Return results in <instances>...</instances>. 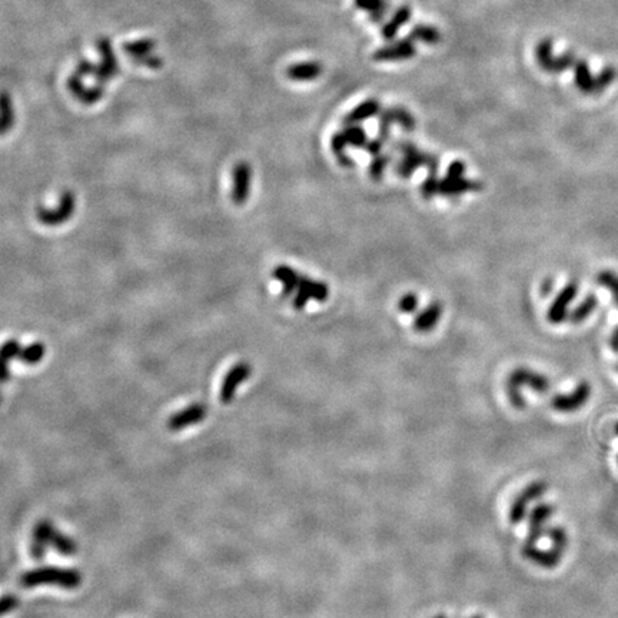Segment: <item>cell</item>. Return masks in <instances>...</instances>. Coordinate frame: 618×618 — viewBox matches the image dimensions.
Segmentation results:
<instances>
[{
    "label": "cell",
    "mask_w": 618,
    "mask_h": 618,
    "mask_svg": "<svg viewBox=\"0 0 618 618\" xmlns=\"http://www.w3.org/2000/svg\"><path fill=\"white\" fill-rule=\"evenodd\" d=\"M442 315V305L440 302H434L422 311L414 321V330L416 332H428L438 323Z\"/></svg>",
    "instance_id": "2e32d148"
},
{
    "label": "cell",
    "mask_w": 618,
    "mask_h": 618,
    "mask_svg": "<svg viewBox=\"0 0 618 618\" xmlns=\"http://www.w3.org/2000/svg\"><path fill=\"white\" fill-rule=\"evenodd\" d=\"M384 141L382 139H379L378 136L375 138V139H372V141H368V143L365 145V150L368 152V153H371V155H374V156H377V155H379L381 153V150H382V146H384Z\"/></svg>",
    "instance_id": "d590c367"
},
{
    "label": "cell",
    "mask_w": 618,
    "mask_h": 618,
    "mask_svg": "<svg viewBox=\"0 0 618 618\" xmlns=\"http://www.w3.org/2000/svg\"><path fill=\"white\" fill-rule=\"evenodd\" d=\"M346 146H348V142H346V139H345L342 132H338V134H335L331 138V150L335 153L337 157L345 155Z\"/></svg>",
    "instance_id": "d6a6232c"
},
{
    "label": "cell",
    "mask_w": 618,
    "mask_h": 618,
    "mask_svg": "<svg viewBox=\"0 0 618 618\" xmlns=\"http://www.w3.org/2000/svg\"><path fill=\"white\" fill-rule=\"evenodd\" d=\"M272 276L282 283V297H289L290 294H294V290L298 289L301 279V275L295 269L286 265H278L272 271Z\"/></svg>",
    "instance_id": "e0dca14e"
},
{
    "label": "cell",
    "mask_w": 618,
    "mask_h": 618,
    "mask_svg": "<svg viewBox=\"0 0 618 618\" xmlns=\"http://www.w3.org/2000/svg\"><path fill=\"white\" fill-rule=\"evenodd\" d=\"M68 87L72 92V94L85 105H93L104 96V87L102 86H93V87H85L82 80L76 76H72L68 82Z\"/></svg>",
    "instance_id": "5bb4252c"
},
{
    "label": "cell",
    "mask_w": 618,
    "mask_h": 618,
    "mask_svg": "<svg viewBox=\"0 0 618 618\" xmlns=\"http://www.w3.org/2000/svg\"><path fill=\"white\" fill-rule=\"evenodd\" d=\"M577 294H578V283L575 281L568 282L563 288V290L557 295V298L551 304L548 309L547 318L551 323H561L566 321L568 315V307L575 300Z\"/></svg>",
    "instance_id": "8992f818"
},
{
    "label": "cell",
    "mask_w": 618,
    "mask_h": 618,
    "mask_svg": "<svg viewBox=\"0 0 618 618\" xmlns=\"http://www.w3.org/2000/svg\"><path fill=\"white\" fill-rule=\"evenodd\" d=\"M297 290L298 292L294 298V307L298 311L304 309L309 300H315L318 302H325L330 297V289H328L327 283L312 281L304 275H301L300 285H298Z\"/></svg>",
    "instance_id": "5b68a950"
},
{
    "label": "cell",
    "mask_w": 618,
    "mask_h": 618,
    "mask_svg": "<svg viewBox=\"0 0 618 618\" xmlns=\"http://www.w3.org/2000/svg\"><path fill=\"white\" fill-rule=\"evenodd\" d=\"M464 172H465V165H464V162H461V160H455V162H452V164L448 167L447 176H449V178H463V176H464Z\"/></svg>",
    "instance_id": "836d02e7"
},
{
    "label": "cell",
    "mask_w": 618,
    "mask_h": 618,
    "mask_svg": "<svg viewBox=\"0 0 618 618\" xmlns=\"http://www.w3.org/2000/svg\"><path fill=\"white\" fill-rule=\"evenodd\" d=\"M394 122L398 123L405 132H412L415 129V119L414 116L404 108H391Z\"/></svg>",
    "instance_id": "4316f807"
},
{
    "label": "cell",
    "mask_w": 618,
    "mask_h": 618,
    "mask_svg": "<svg viewBox=\"0 0 618 618\" xmlns=\"http://www.w3.org/2000/svg\"><path fill=\"white\" fill-rule=\"evenodd\" d=\"M597 307H598V298L593 294L587 295L584 298V301L570 314V322L575 325L581 323L596 311Z\"/></svg>",
    "instance_id": "44dd1931"
},
{
    "label": "cell",
    "mask_w": 618,
    "mask_h": 618,
    "mask_svg": "<svg viewBox=\"0 0 618 618\" xmlns=\"http://www.w3.org/2000/svg\"><path fill=\"white\" fill-rule=\"evenodd\" d=\"M322 73V66L316 62H304L292 64L288 69V76L297 82H308L316 79Z\"/></svg>",
    "instance_id": "d6986e66"
},
{
    "label": "cell",
    "mask_w": 618,
    "mask_h": 618,
    "mask_svg": "<svg viewBox=\"0 0 618 618\" xmlns=\"http://www.w3.org/2000/svg\"><path fill=\"white\" fill-rule=\"evenodd\" d=\"M82 582V575L73 568L42 567L27 571L20 578V585L24 589H34L39 585H57V587L75 590Z\"/></svg>",
    "instance_id": "6da1fadb"
},
{
    "label": "cell",
    "mask_w": 618,
    "mask_h": 618,
    "mask_svg": "<svg viewBox=\"0 0 618 618\" xmlns=\"http://www.w3.org/2000/svg\"><path fill=\"white\" fill-rule=\"evenodd\" d=\"M348 142V145L355 148H365L368 143V136L361 126L356 125H346L341 131Z\"/></svg>",
    "instance_id": "cb8c5ba5"
},
{
    "label": "cell",
    "mask_w": 618,
    "mask_h": 618,
    "mask_svg": "<svg viewBox=\"0 0 618 618\" xmlns=\"http://www.w3.org/2000/svg\"><path fill=\"white\" fill-rule=\"evenodd\" d=\"M411 9L408 6H400L395 13L393 15V17L389 19L384 27H382V38L385 41H394V38L398 35V30L408 23V20L411 19Z\"/></svg>",
    "instance_id": "ac0fdd59"
},
{
    "label": "cell",
    "mask_w": 618,
    "mask_h": 618,
    "mask_svg": "<svg viewBox=\"0 0 618 618\" xmlns=\"http://www.w3.org/2000/svg\"><path fill=\"white\" fill-rule=\"evenodd\" d=\"M251 167L246 162H241L234 168V189H232V201L237 205H244L249 197V183H251Z\"/></svg>",
    "instance_id": "8fae6325"
},
{
    "label": "cell",
    "mask_w": 618,
    "mask_h": 618,
    "mask_svg": "<svg viewBox=\"0 0 618 618\" xmlns=\"http://www.w3.org/2000/svg\"><path fill=\"white\" fill-rule=\"evenodd\" d=\"M13 122H15L13 106L10 104L8 93H3V96H2V134H6L9 131Z\"/></svg>",
    "instance_id": "83f0119b"
},
{
    "label": "cell",
    "mask_w": 618,
    "mask_h": 618,
    "mask_svg": "<svg viewBox=\"0 0 618 618\" xmlns=\"http://www.w3.org/2000/svg\"><path fill=\"white\" fill-rule=\"evenodd\" d=\"M418 308V298L415 294L404 295L398 302V309L404 314H412Z\"/></svg>",
    "instance_id": "1f68e13d"
},
{
    "label": "cell",
    "mask_w": 618,
    "mask_h": 618,
    "mask_svg": "<svg viewBox=\"0 0 618 618\" xmlns=\"http://www.w3.org/2000/svg\"><path fill=\"white\" fill-rule=\"evenodd\" d=\"M617 370H618V365H617Z\"/></svg>",
    "instance_id": "b9f144b4"
},
{
    "label": "cell",
    "mask_w": 618,
    "mask_h": 618,
    "mask_svg": "<svg viewBox=\"0 0 618 618\" xmlns=\"http://www.w3.org/2000/svg\"><path fill=\"white\" fill-rule=\"evenodd\" d=\"M389 160H391V157H389L388 155H382V153H379V155L374 156V159H372V162H371V167H370V176H371L374 181H379V179L382 178L384 171H385V168L388 167Z\"/></svg>",
    "instance_id": "f1b7e54d"
},
{
    "label": "cell",
    "mask_w": 618,
    "mask_h": 618,
    "mask_svg": "<svg viewBox=\"0 0 618 618\" xmlns=\"http://www.w3.org/2000/svg\"><path fill=\"white\" fill-rule=\"evenodd\" d=\"M337 159H338V164H339L341 167H344V168H352V167H353V160H352L349 156H346V155L338 156Z\"/></svg>",
    "instance_id": "8d00e7d4"
},
{
    "label": "cell",
    "mask_w": 618,
    "mask_h": 618,
    "mask_svg": "<svg viewBox=\"0 0 618 618\" xmlns=\"http://www.w3.org/2000/svg\"><path fill=\"white\" fill-rule=\"evenodd\" d=\"M2 379L8 381L9 379V364L3 363V372H2Z\"/></svg>",
    "instance_id": "ab89813d"
},
{
    "label": "cell",
    "mask_w": 618,
    "mask_h": 618,
    "mask_svg": "<svg viewBox=\"0 0 618 618\" xmlns=\"http://www.w3.org/2000/svg\"><path fill=\"white\" fill-rule=\"evenodd\" d=\"M381 113V105L378 101L375 99H368L365 102H363L361 105H358L355 109H352L345 118H344V125H358L367 119H371L377 115Z\"/></svg>",
    "instance_id": "9a60e30c"
},
{
    "label": "cell",
    "mask_w": 618,
    "mask_h": 618,
    "mask_svg": "<svg viewBox=\"0 0 618 618\" xmlns=\"http://www.w3.org/2000/svg\"><path fill=\"white\" fill-rule=\"evenodd\" d=\"M75 206H76L75 195L71 190H64L62 193L60 204L56 209L50 211V209L39 206L36 211V216H38V220L46 226H57V225H62L72 218V215L75 212Z\"/></svg>",
    "instance_id": "277c9868"
},
{
    "label": "cell",
    "mask_w": 618,
    "mask_h": 618,
    "mask_svg": "<svg viewBox=\"0 0 618 618\" xmlns=\"http://www.w3.org/2000/svg\"><path fill=\"white\" fill-rule=\"evenodd\" d=\"M206 416V408L202 404H193L188 408L176 412L168 419V428L171 431H179L193 424H198Z\"/></svg>",
    "instance_id": "9c48e42d"
},
{
    "label": "cell",
    "mask_w": 618,
    "mask_h": 618,
    "mask_svg": "<svg viewBox=\"0 0 618 618\" xmlns=\"http://www.w3.org/2000/svg\"><path fill=\"white\" fill-rule=\"evenodd\" d=\"M482 189V183L477 182V181H470L463 178H449L445 176L444 179L440 181V193L442 197H458V195L464 193V192H471V190H481Z\"/></svg>",
    "instance_id": "4fadbf2b"
},
{
    "label": "cell",
    "mask_w": 618,
    "mask_h": 618,
    "mask_svg": "<svg viewBox=\"0 0 618 618\" xmlns=\"http://www.w3.org/2000/svg\"><path fill=\"white\" fill-rule=\"evenodd\" d=\"M251 375V367L248 363H238L235 364L230 372L225 375V379L222 382V388H220V401L223 404H230L232 402L237 388L245 382L248 379V377Z\"/></svg>",
    "instance_id": "52a82bcc"
},
{
    "label": "cell",
    "mask_w": 618,
    "mask_h": 618,
    "mask_svg": "<svg viewBox=\"0 0 618 618\" xmlns=\"http://www.w3.org/2000/svg\"><path fill=\"white\" fill-rule=\"evenodd\" d=\"M52 547L62 556H73V554H76V549H78L76 542L71 537L62 534L60 531L55 533L53 540H52Z\"/></svg>",
    "instance_id": "d4e9b609"
},
{
    "label": "cell",
    "mask_w": 618,
    "mask_h": 618,
    "mask_svg": "<svg viewBox=\"0 0 618 618\" xmlns=\"http://www.w3.org/2000/svg\"><path fill=\"white\" fill-rule=\"evenodd\" d=\"M610 345H611V348L615 352H618V327L614 330V332H612V335L610 338Z\"/></svg>",
    "instance_id": "74e56055"
},
{
    "label": "cell",
    "mask_w": 618,
    "mask_h": 618,
    "mask_svg": "<svg viewBox=\"0 0 618 618\" xmlns=\"http://www.w3.org/2000/svg\"><path fill=\"white\" fill-rule=\"evenodd\" d=\"M551 290H552V281H549V279L544 281L542 288H541V294H542L544 297H545V295H549V294H551Z\"/></svg>",
    "instance_id": "f35d334b"
},
{
    "label": "cell",
    "mask_w": 618,
    "mask_h": 618,
    "mask_svg": "<svg viewBox=\"0 0 618 618\" xmlns=\"http://www.w3.org/2000/svg\"><path fill=\"white\" fill-rule=\"evenodd\" d=\"M55 533L56 530L53 528L52 523L49 521L38 523L34 530V538H31V544H30V556L35 560H42L46 556L48 547L52 545Z\"/></svg>",
    "instance_id": "30bf717a"
},
{
    "label": "cell",
    "mask_w": 618,
    "mask_h": 618,
    "mask_svg": "<svg viewBox=\"0 0 618 618\" xmlns=\"http://www.w3.org/2000/svg\"><path fill=\"white\" fill-rule=\"evenodd\" d=\"M437 193H440V179H437V175H430L421 185V195L422 198L428 201Z\"/></svg>",
    "instance_id": "f546056e"
},
{
    "label": "cell",
    "mask_w": 618,
    "mask_h": 618,
    "mask_svg": "<svg viewBox=\"0 0 618 618\" xmlns=\"http://www.w3.org/2000/svg\"><path fill=\"white\" fill-rule=\"evenodd\" d=\"M45 352H46L45 345L42 342H35V344H30V345L22 348L17 360L27 364V365H35L43 360Z\"/></svg>",
    "instance_id": "603a6c76"
},
{
    "label": "cell",
    "mask_w": 618,
    "mask_h": 618,
    "mask_svg": "<svg viewBox=\"0 0 618 618\" xmlns=\"http://www.w3.org/2000/svg\"><path fill=\"white\" fill-rule=\"evenodd\" d=\"M22 348L19 345V342L16 339H9L5 342L3 348H2V356H3V363L9 364L10 360H15V358L19 356Z\"/></svg>",
    "instance_id": "4dcf8cb0"
},
{
    "label": "cell",
    "mask_w": 618,
    "mask_h": 618,
    "mask_svg": "<svg viewBox=\"0 0 618 618\" xmlns=\"http://www.w3.org/2000/svg\"><path fill=\"white\" fill-rule=\"evenodd\" d=\"M17 604H19V601H17V598L15 596H10V594L3 596L2 603H0V610H2V615H6L8 612L13 611L17 607Z\"/></svg>",
    "instance_id": "e575fe53"
},
{
    "label": "cell",
    "mask_w": 618,
    "mask_h": 618,
    "mask_svg": "<svg viewBox=\"0 0 618 618\" xmlns=\"http://www.w3.org/2000/svg\"><path fill=\"white\" fill-rule=\"evenodd\" d=\"M615 431H617V434H618V424H617V428H615Z\"/></svg>",
    "instance_id": "60d3db41"
},
{
    "label": "cell",
    "mask_w": 618,
    "mask_h": 618,
    "mask_svg": "<svg viewBox=\"0 0 618 618\" xmlns=\"http://www.w3.org/2000/svg\"><path fill=\"white\" fill-rule=\"evenodd\" d=\"M412 41H419L424 42L428 45H435L441 41V34L440 30L433 27V26H427V24H416L412 30L409 36Z\"/></svg>",
    "instance_id": "7402d4cb"
},
{
    "label": "cell",
    "mask_w": 618,
    "mask_h": 618,
    "mask_svg": "<svg viewBox=\"0 0 618 618\" xmlns=\"http://www.w3.org/2000/svg\"><path fill=\"white\" fill-rule=\"evenodd\" d=\"M590 385L587 382H582L577 386L573 394L556 397L554 401H552V405L559 411H574L587 402V400L590 398Z\"/></svg>",
    "instance_id": "7c38bea8"
},
{
    "label": "cell",
    "mask_w": 618,
    "mask_h": 618,
    "mask_svg": "<svg viewBox=\"0 0 618 618\" xmlns=\"http://www.w3.org/2000/svg\"><path fill=\"white\" fill-rule=\"evenodd\" d=\"M535 57L541 69L548 73H561L575 66L577 63V59L573 53L554 56V53H552V41L549 39H544L537 45Z\"/></svg>",
    "instance_id": "3957f363"
},
{
    "label": "cell",
    "mask_w": 618,
    "mask_h": 618,
    "mask_svg": "<svg viewBox=\"0 0 618 618\" xmlns=\"http://www.w3.org/2000/svg\"><path fill=\"white\" fill-rule=\"evenodd\" d=\"M398 150L404 153V159L395 168L398 176L409 178L419 167H426L430 171V175H437L440 168V160L437 156L427 152H421L415 145L409 142H401L398 143Z\"/></svg>",
    "instance_id": "7a4b0ae2"
},
{
    "label": "cell",
    "mask_w": 618,
    "mask_h": 618,
    "mask_svg": "<svg viewBox=\"0 0 618 618\" xmlns=\"http://www.w3.org/2000/svg\"><path fill=\"white\" fill-rule=\"evenodd\" d=\"M353 3L358 9L367 12L374 23H381L391 8L388 0H353Z\"/></svg>",
    "instance_id": "ffe728a7"
},
{
    "label": "cell",
    "mask_w": 618,
    "mask_h": 618,
    "mask_svg": "<svg viewBox=\"0 0 618 618\" xmlns=\"http://www.w3.org/2000/svg\"><path fill=\"white\" fill-rule=\"evenodd\" d=\"M597 282L611 292L612 298L618 307V275H615L611 271H603L597 275Z\"/></svg>",
    "instance_id": "484cf974"
},
{
    "label": "cell",
    "mask_w": 618,
    "mask_h": 618,
    "mask_svg": "<svg viewBox=\"0 0 618 618\" xmlns=\"http://www.w3.org/2000/svg\"><path fill=\"white\" fill-rule=\"evenodd\" d=\"M415 53L416 48L414 41L411 38H407L378 49L374 53V59L378 62H401L412 59Z\"/></svg>",
    "instance_id": "ba28073f"
}]
</instances>
